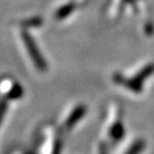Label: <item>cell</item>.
I'll use <instances>...</instances> for the list:
<instances>
[{"instance_id": "obj_1", "label": "cell", "mask_w": 154, "mask_h": 154, "mask_svg": "<svg viewBox=\"0 0 154 154\" xmlns=\"http://www.w3.org/2000/svg\"><path fill=\"white\" fill-rule=\"evenodd\" d=\"M153 71H154V66L150 64L142 67L141 70L135 75V76H133V78H131V79H126V78H124L120 74H116L113 75V80L117 84L122 85L123 87H125L126 89L131 90L132 92L139 93L142 90V85H143L144 80L147 79L148 77L153 73Z\"/></svg>"}, {"instance_id": "obj_2", "label": "cell", "mask_w": 154, "mask_h": 154, "mask_svg": "<svg viewBox=\"0 0 154 154\" xmlns=\"http://www.w3.org/2000/svg\"><path fill=\"white\" fill-rule=\"evenodd\" d=\"M22 40L24 42V45L26 46L27 51H28L29 56L32 59V62L36 66V69L38 71H41V72H45L47 70V63H46L42 54L40 53V49L38 48L35 42L33 41V38L29 35L27 32H23Z\"/></svg>"}, {"instance_id": "obj_3", "label": "cell", "mask_w": 154, "mask_h": 154, "mask_svg": "<svg viewBox=\"0 0 154 154\" xmlns=\"http://www.w3.org/2000/svg\"><path fill=\"white\" fill-rule=\"evenodd\" d=\"M85 113H86V107H85L84 105L77 106L76 108L70 113V116L67 117L66 121H65V123H64V128H66V130H71V128L84 117Z\"/></svg>"}, {"instance_id": "obj_4", "label": "cell", "mask_w": 154, "mask_h": 154, "mask_svg": "<svg viewBox=\"0 0 154 154\" xmlns=\"http://www.w3.org/2000/svg\"><path fill=\"white\" fill-rule=\"evenodd\" d=\"M23 93H24V91H23V88L20 87V85L15 84L8 92V97L10 100H17L19 97H22Z\"/></svg>"}, {"instance_id": "obj_5", "label": "cell", "mask_w": 154, "mask_h": 154, "mask_svg": "<svg viewBox=\"0 0 154 154\" xmlns=\"http://www.w3.org/2000/svg\"><path fill=\"white\" fill-rule=\"evenodd\" d=\"M144 141L142 139H138L131 146V148L125 152V154H139L144 149Z\"/></svg>"}, {"instance_id": "obj_6", "label": "cell", "mask_w": 154, "mask_h": 154, "mask_svg": "<svg viewBox=\"0 0 154 154\" xmlns=\"http://www.w3.org/2000/svg\"><path fill=\"white\" fill-rule=\"evenodd\" d=\"M74 5L70 3V5H66L64 7H62L60 10H58V12L56 13V18L57 19H63L67 16V15H70L71 13L73 12V10H74Z\"/></svg>"}, {"instance_id": "obj_7", "label": "cell", "mask_w": 154, "mask_h": 154, "mask_svg": "<svg viewBox=\"0 0 154 154\" xmlns=\"http://www.w3.org/2000/svg\"><path fill=\"white\" fill-rule=\"evenodd\" d=\"M123 132H124V130H123V125L121 124V123H117L116 125H113L112 128L110 130L111 138H113V139H116V140L121 139V138H122Z\"/></svg>"}, {"instance_id": "obj_8", "label": "cell", "mask_w": 154, "mask_h": 154, "mask_svg": "<svg viewBox=\"0 0 154 154\" xmlns=\"http://www.w3.org/2000/svg\"><path fill=\"white\" fill-rule=\"evenodd\" d=\"M8 109V103L5 101H0V124L2 122L3 118H5V112Z\"/></svg>"}, {"instance_id": "obj_9", "label": "cell", "mask_w": 154, "mask_h": 154, "mask_svg": "<svg viewBox=\"0 0 154 154\" xmlns=\"http://www.w3.org/2000/svg\"><path fill=\"white\" fill-rule=\"evenodd\" d=\"M100 154H107V152H106L105 147H103V149L101 150V152H100Z\"/></svg>"}]
</instances>
